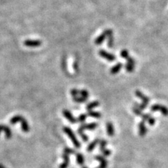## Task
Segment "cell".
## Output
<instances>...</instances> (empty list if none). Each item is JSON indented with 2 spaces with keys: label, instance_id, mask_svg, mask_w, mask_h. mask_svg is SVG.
Masks as SVG:
<instances>
[{
  "label": "cell",
  "instance_id": "cell-29",
  "mask_svg": "<svg viewBox=\"0 0 168 168\" xmlns=\"http://www.w3.org/2000/svg\"><path fill=\"white\" fill-rule=\"evenodd\" d=\"M86 118H87V115L86 114H81V115H80L78 118L77 119V121L80 123H83L84 121L86 120Z\"/></svg>",
  "mask_w": 168,
  "mask_h": 168
},
{
  "label": "cell",
  "instance_id": "cell-10",
  "mask_svg": "<svg viewBox=\"0 0 168 168\" xmlns=\"http://www.w3.org/2000/svg\"><path fill=\"white\" fill-rule=\"evenodd\" d=\"M147 133V128H146L145 122L142 121L139 124V134L141 137H144Z\"/></svg>",
  "mask_w": 168,
  "mask_h": 168
},
{
  "label": "cell",
  "instance_id": "cell-14",
  "mask_svg": "<svg viewBox=\"0 0 168 168\" xmlns=\"http://www.w3.org/2000/svg\"><path fill=\"white\" fill-rule=\"evenodd\" d=\"M62 158L64 159V162L60 165V168H67L69 164V155L67 153H63Z\"/></svg>",
  "mask_w": 168,
  "mask_h": 168
},
{
  "label": "cell",
  "instance_id": "cell-3",
  "mask_svg": "<svg viewBox=\"0 0 168 168\" xmlns=\"http://www.w3.org/2000/svg\"><path fill=\"white\" fill-rule=\"evenodd\" d=\"M112 33H113V31L110 29L104 30V31L99 36V37H97V38H96L95 41V44L97 46L100 45L101 44H102L104 41L105 40L106 37H108L109 35H110L111 34H112Z\"/></svg>",
  "mask_w": 168,
  "mask_h": 168
},
{
  "label": "cell",
  "instance_id": "cell-30",
  "mask_svg": "<svg viewBox=\"0 0 168 168\" xmlns=\"http://www.w3.org/2000/svg\"><path fill=\"white\" fill-rule=\"evenodd\" d=\"M71 96H72V97L78 96V95H79V90H77V89H76V88L71 89Z\"/></svg>",
  "mask_w": 168,
  "mask_h": 168
},
{
  "label": "cell",
  "instance_id": "cell-34",
  "mask_svg": "<svg viewBox=\"0 0 168 168\" xmlns=\"http://www.w3.org/2000/svg\"><path fill=\"white\" fill-rule=\"evenodd\" d=\"M150 117H151V115H150L149 114H143V115H142V120H143V121H144V122H145V121H147L148 120H149V119Z\"/></svg>",
  "mask_w": 168,
  "mask_h": 168
},
{
  "label": "cell",
  "instance_id": "cell-27",
  "mask_svg": "<svg viewBox=\"0 0 168 168\" xmlns=\"http://www.w3.org/2000/svg\"><path fill=\"white\" fill-rule=\"evenodd\" d=\"M135 107H137V108L139 109L140 110H144L146 109V107H147V105L146 104L144 103H142V104H137V103H135Z\"/></svg>",
  "mask_w": 168,
  "mask_h": 168
},
{
  "label": "cell",
  "instance_id": "cell-25",
  "mask_svg": "<svg viewBox=\"0 0 168 168\" xmlns=\"http://www.w3.org/2000/svg\"><path fill=\"white\" fill-rule=\"evenodd\" d=\"M107 145V142L104 139H102L100 142V149L101 151H103L104 150L106 149V146Z\"/></svg>",
  "mask_w": 168,
  "mask_h": 168
},
{
  "label": "cell",
  "instance_id": "cell-11",
  "mask_svg": "<svg viewBox=\"0 0 168 168\" xmlns=\"http://www.w3.org/2000/svg\"><path fill=\"white\" fill-rule=\"evenodd\" d=\"M135 95L137 97H139V99H141L142 100V102L146 104V105L149 104V98L147 97V96L144 95V94L141 92L140 90H137L135 91Z\"/></svg>",
  "mask_w": 168,
  "mask_h": 168
},
{
  "label": "cell",
  "instance_id": "cell-8",
  "mask_svg": "<svg viewBox=\"0 0 168 168\" xmlns=\"http://www.w3.org/2000/svg\"><path fill=\"white\" fill-rule=\"evenodd\" d=\"M63 115L66 118V119H67L71 123L74 124V123L77 122V119L72 115V114H71L69 110L67 109L63 110Z\"/></svg>",
  "mask_w": 168,
  "mask_h": 168
},
{
  "label": "cell",
  "instance_id": "cell-6",
  "mask_svg": "<svg viewBox=\"0 0 168 168\" xmlns=\"http://www.w3.org/2000/svg\"><path fill=\"white\" fill-rule=\"evenodd\" d=\"M42 42L40 40H25L24 42V45L28 47H39L42 45Z\"/></svg>",
  "mask_w": 168,
  "mask_h": 168
},
{
  "label": "cell",
  "instance_id": "cell-12",
  "mask_svg": "<svg viewBox=\"0 0 168 168\" xmlns=\"http://www.w3.org/2000/svg\"><path fill=\"white\" fill-rule=\"evenodd\" d=\"M95 159L100 162L99 168H107V165H108V162L105 159L104 157L102 156V155H97L95 156Z\"/></svg>",
  "mask_w": 168,
  "mask_h": 168
},
{
  "label": "cell",
  "instance_id": "cell-13",
  "mask_svg": "<svg viewBox=\"0 0 168 168\" xmlns=\"http://www.w3.org/2000/svg\"><path fill=\"white\" fill-rule=\"evenodd\" d=\"M2 131H4L5 136H6L7 139H9V138H11V137L12 132L8 126L1 125V126H0V133H1Z\"/></svg>",
  "mask_w": 168,
  "mask_h": 168
},
{
  "label": "cell",
  "instance_id": "cell-28",
  "mask_svg": "<svg viewBox=\"0 0 168 168\" xmlns=\"http://www.w3.org/2000/svg\"><path fill=\"white\" fill-rule=\"evenodd\" d=\"M133 111L134 113L136 114V115L139 116H142L143 114H142V110H140V109H139L137 108V107H133Z\"/></svg>",
  "mask_w": 168,
  "mask_h": 168
},
{
  "label": "cell",
  "instance_id": "cell-15",
  "mask_svg": "<svg viewBox=\"0 0 168 168\" xmlns=\"http://www.w3.org/2000/svg\"><path fill=\"white\" fill-rule=\"evenodd\" d=\"M107 134L109 137H113L114 135V125L112 122H107Z\"/></svg>",
  "mask_w": 168,
  "mask_h": 168
},
{
  "label": "cell",
  "instance_id": "cell-24",
  "mask_svg": "<svg viewBox=\"0 0 168 168\" xmlns=\"http://www.w3.org/2000/svg\"><path fill=\"white\" fill-rule=\"evenodd\" d=\"M79 95L87 100L89 97V93L86 90H85V89H83V90H79Z\"/></svg>",
  "mask_w": 168,
  "mask_h": 168
},
{
  "label": "cell",
  "instance_id": "cell-17",
  "mask_svg": "<svg viewBox=\"0 0 168 168\" xmlns=\"http://www.w3.org/2000/svg\"><path fill=\"white\" fill-rule=\"evenodd\" d=\"M100 142V140L98 139H95L93 142H92L90 143V144H89L88 146V148H87V151L88 152H90L92 151V150H93L95 148V146L97 145L98 143Z\"/></svg>",
  "mask_w": 168,
  "mask_h": 168
},
{
  "label": "cell",
  "instance_id": "cell-33",
  "mask_svg": "<svg viewBox=\"0 0 168 168\" xmlns=\"http://www.w3.org/2000/svg\"><path fill=\"white\" fill-rule=\"evenodd\" d=\"M102 152V154L104 156H105V157H107V156H109V155H110L111 153H112L109 149H106Z\"/></svg>",
  "mask_w": 168,
  "mask_h": 168
},
{
  "label": "cell",
  "instance_id": "cell-19",
  "mask_svg": "<svg viewBox=\"0 0 168 168\" xmlns=\"http://www.w3.org/2000/svg\"><path fill=\"white\" fill-rule=\"evenodd\" d=\"M99 105H100V102L98 101L92 102H90V104H88L87 105L86 109L88 111H91L94 108H95V107H97Z\"/></svg>",
  "mask_w": 168,
  "mask_h": 168
},
{
  "label": "cell",
  "instance_id": "cell-26",
  "mask_svg": "<svg viewBox=\"0 0 168 168\" xmlns=\"http://www.w3.org/2000/svg\"><path fill=\"white\" fill-rule=\"evenodd\" d=\"M121 58H124V59H128L130 58V55H129V53H128V51H127L126 49H123L121 51Z\"/></svg>",
  "mask_w": 168,
  "mask_h": 168
},
{
  "label": "cell",
  "instance_id": "cell-32",
  "mask_svg": "<svg viewBox=\"0 0 168 168\" xmlns=\"http://www.w3.org/2000/svg\"><path fill=\"white\" fill-rule=\"evenodd\" d=\"M147 121H148V123H149V124L150 125V126H154L155 123V119L153 116L150 117Z\"/></svg>",
  "mask_w": 168,
  "mask_h": 168
},
{
  "label": "cell",
  "instance_id": "cell-16",
  "mask_svg": "<svg viewBox=\"0 0 168 168\" xmlns=\"http://www.w3.org/2000/svg\"><path fill=\"white\" fill-rule=\"evenodd\" d=\"M123 67V65L121 63H118L116 65H114L112 69H110V73L112 74H116L118 72H119L120 70L121 69V68Z\"/></svg>",
  "mask_w": 168,
  "mask_h": 168
},
{
  "label": "cell",
  "instance_id": "cell-9",
  "mask_svg": "<svg viewBox=\"0 0 168 168\" xmlns=\"http://www.w3.org/2000/svg\"><path fill=\"white\" fill-rule=\"evenodd\" d=\"M98 126V124L97 123H82L80 126L79 128H81V130H95L96 128Z\"/></svg>",
  "mask_w": 168,
  "mask_h": 168
},
{
  "label": "cell",
  "instance_id": "cell-4",
  "mask_svg": "<svg viewBox=\"0 0 168 168\" xmlns=\"http://www.w3.org/2000/svg\"><path fill=\"white\" fill-rule=\"evenodd\" d=\"M151 111L153 112H157V111H160V113L165 116H168V108H167L165 106L160 104H154L151 107Z\"/></svg>",
  "mask_w": 168,
  "mask_h": 168
},
{
  "label": "cell",
  "instance_id": "cell-23",
  "mask_svg": "<svg viewBox=\"0 0 168 168\" xmlns=\"http://www.w3.org/2000/svg\"><path fill=\"white\" fill-rule=\"evenodd\" d=\"M108 42H107V45H108L109 48H113L114 46V37H113V33L111 34L110 35H109L108 37Z\"/></svg>",
  "mask_w": 168,
  "mask_h": 168
},
{
  "label": "cell",
  "instance_id": "cell-2",
  "mask_svg": "<svg viewBox=\"0 0 168 168\" xmlns=\"http://www.w3.org/2000/svg\"><path fill=\"white\" fill-rule=\"evenodd\" d=\"M63 131L65 132L68 137L70 138L71 141L72 142L73 144H74L75 147L78 148V149L81 147V143L78 142L77 138H76V137L74 135V132L71 130L70 128H69V127H65V128H63Z\"/></svg>",
  "mask_w": 168,
  "mask_h": 168
},
{
  "label": "cell",
  "instance_id": "cell-18",
  "mask_svg": "<svg viewBox=\"0 0 168 168\" xmlns=\"http://www.w3.org/2000/svg\"><path fill=\"white\" fill-rule=\"evenodd\" d=\"M76 162H77L78 165H83L84 164V162H85V158H84V156L81 153H76Z\"/></svg>",
  "mask_w": 168,
  "mask_h": 168
},
{
  "label": "cell",
  "instance_id": "cell-5",
  "mask_svg": "<svg viewBox=\"0 0 168 168\" xmlns=\"http://www.w3.org/2000/svg\"><path fill=\"white\" fill-rule=\"evenodd\" d=\"M99 55H100L102 58L106 59V60H108L109 62H112L116 60V56L112 53H108L106 51H104V49L100 50L99 51Z\"/></svg>",
  "mask_w": 168,
  "mask_h": 168
},
{
  "label": "cell",
  "instance_id": "cell-7",
  "mask_svg": "<svg viewBox=\"0 0 168 168\" xmlns=\"http://www.w3.org/2000/svg\"><path fill=\"white\" fill-rule=\"evenodd\" d=\"M135 60L133 58H130L127 59V64L126 65V69L128 72H132L135 69Z\"/></svg>",
  "mask_w": 168,
  "mask_h": 168
},
{
  "label": "cell",
  "instance_id": "cell-1",
  "mask_svg": "<svg viewBox=\"0 0 168 168\" xmlns=\"http://www.w3.org/2000/svg\"><path fill=\"white\" fill-rule=\"evenodd\" d=\"M18 122L21 123V128H22V130L24 133H28L30 131L29 124H28V121L23 117L20 116H16L10 120V123L13 125L16 124Z\"/></svg>",
  "mask_w": 168,
  "mask_h": 168
},
{
  "label": "cell",
  "instance_id": "cell-22",
  "mask_svg": "<svg viewBox=\"0 0 168 168\" xmlns=\"http://www.w3.org/2000/svg\"><path fill=\"white\" fill-rule=\"evenodd\" d=\"M73 100H74V101L75 102H77V103H83V102H86L87 100L85 99V98H83V97H81V96H76V97H73Z\"/></svg>",
  "mask_w": 168,
  "mask_h": 168
},
{
  "label": "cell",
  "instance_id": "cell-31",
  "mask_svg": "<svg viewBox=\"0 0 168 168\" xmlns=\"http://www.w3.org/2000/svg\"><path fill=\"white\" fill-rule=\"evenodd\" d=\"M64 153H67V154H74L75 153V151L74 150L70 149V148H68V147H66L65 148V149H64Z\"/></svg>",
  "mask_w": 168,
  "mask_h": 168
},
{
  "label": "cell",
  "instance_id": "cell-35",
  "mask_svg": "<svg viewBox=\"0 0 168 168\" xmlns=\"http://www.w3.org/2000/svg\"><path fill=\"white\" fill-rule=\"evenodd\" d=\"M82 168H88L87 167H85V166H84V167H83Z\"/></svg>",
  "mask_w": 168,
  "mask_h": 168
},
{
  "label": "cell",
  "instance_id": "cell-21",
  "mask_svg": "<svg viewBox=\"0 0 168 168\" xmlns=\"http://www.w3.org/2000/svg\"><path fill=\"white\" fill-rule=\"evenodd\" d=\"M78 133L79 134L80 136H81V137L82 138V139H83V142H88V137L85 135V133H84V130H81V128H78Z\"/></svg>",
  "mask_w": 168,
  "mask_h": 168
},
{
  "label": "cell",
  "instance_id": "cell-20",
  "mask_svg": "<svg viewBox=\"0 0 168 168\" xmlns=\"http://www.w3.org/2000/svg\"><path fill=\"white\" fill-rule=\"evenodd\" d=\"M88 115L90 116L91 117L95 118V119H100L102 116V114L100 113V112H94V111H88Z\"/></svg>",
  "mask_w": 168,
  "mask_h": 168
}]
</instances>
